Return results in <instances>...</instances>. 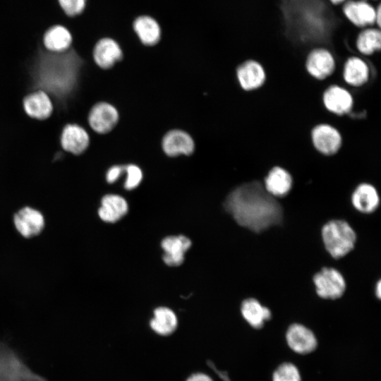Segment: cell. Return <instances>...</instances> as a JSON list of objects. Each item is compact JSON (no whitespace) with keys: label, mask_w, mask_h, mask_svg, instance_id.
<instances>
[{"label":"cell","mask_w":381,"mask_h":381,"mask_svg":"<svg viewBox=\"0 0 381 381\" xmlns=\"http://www.w3.org/2000/svg\"><path fill=\"white\" fill-rule=\"evenodd\" d=\"M224 208L240 226L256 233L279 225L283 219L282 206L258 181L231 191L224 202Z\"/></svg>","instance_id":"cell-1"},{"label":"cell","mask_w":381,"mask_h":381,"mask_svg":"<svg viewBox=\"0 0 381 381\" xmlns=\"http://www.w3.org/2000/svg\"><path fill=\"white\" fill-rule=\"evenodd\" d=\"M322 237L327 252L334 258H340L354 247L356 235L345 221L335 219L328 222L322 229Z\"/></svg>","instance_id":"cell-2"},{"label":"cell","mask_w":381,"mask_h":381,"mask_svg":"<svg viewBox=\"0 0 381 381\" xmlns=\"http://www.w3.org/2000/svg\"><path fill=\"white\" fill-rule=\"evenodd\" d=\"M0 381H44L33 374L11 349L0 343Z\"/></svg>","instance_id":"cell-3"},{"label":"cell","mask_w":381,"mask_h":381,"mask_svg":"<svg viewBox=\"0 0 381 381\" xmlns=\"http://www.w3.org/2000/svg\"><path fill=\"white\" fill-rule=\"evenodd\" d=\"M310 134L313 147L322 155H334L341 147V134L336 127L329 123H321L315 125Z\"/></svg>","instance_id":"cell-4"},{"label":"cell","mask_w":381,"mask_h":381,"mask_svg":"<svg viewBox=\"0 0 381 381\" xmlns=\"http://www.w3.org/2000/svg\"><path fill=\"white\" fill-rule=\"evenodd\" d=\"M317 294L325 299H337L345 291L346 282L337 270L324 267L313 277Z\"/></svg>","instance_id":"cell-5"},{"label":"cell","mask_w":381,"mask_h":381,"mask_svg":"<svg viewBox=\"0 0 381 381\" xmlns=\"http://www.w3.org/2000/svg\"><path fill=\"white\" fill-rule=\"evenodd\" d=\"M119 114L117 109L106 102H97L91 108L87 117L90 128L96 133L110 132L117 124Z\"/></svg>","instance_id":"cell-6"},{"label":"cell","mask_w":381,"mask_h":381,"mask_svg":"<svg viewBox=\"0 0 381 381\" xmlns=\"http://www.w3.org/2000/svg\"><path fill=\"white\" fill-rule=\"evenodd\" d=\"M305 67L308 73L317 80H323L335 71L336 62L332 54L325 48L311 50L307 56Z\"/></svg>","instance_id":"cell-7"},{"label":"cell","mask_w":381,"mask_h":381,"mask_svg":"<svg viewBox=\"0 0 381 381\" xmlns=\"http://www.w3.org/2000/svg\"><path fill=\"white\" fill-rule=\"evenodd\" d=\"M123 51L120 44L114 38L104 37L94 44L92 57L96 65L102 69H109L120 61Z\"/></svg>","instance_id":"cell-8"},{"label":"cell","mask_w":381,"mask_h":381,"mask_svg":"<svg viewBox=\"0 0 381 381\" xmlns=\"http://www.w3.org/2000/svg\"><path fill=\"white\" fill-rule=\"evenodd\" d=\"M236 78L242 90L252 92L262 87L266 80V72L258 61L248 59L236 68Z\"/></svg>","instance_id":"cell-9"},{"label":"cell","mask_w":381,"mask_h":381,"mask_svg":"<svg viewBox=\"0 0 381 381\" xmlns=\"http://www.w3.org/2000/svg\"><path fill=\"white\" fill-rule=\"evenodd\" d=\"M322 101L326 110L338 116L349 112L353 105V98L351 92L337 84L325 90Z\"/></svg>","instance_id":"cell-10"},{"label":"cell","mask_w":381,"mask_h":381,"mask_svg":"<svg viewBox=\"0 0 381 381\" xmlns=\"http://www.w3.org/2000/svg\"><path fill=\"white\" fill-rule=\"evenodd\" d=\"M60 144L66 152L74 155L83 153L90 144L87 131L76 123L66 125L61 133Z\"/></svg>","instance_id":"cell-11"},{"label":"cell","mask_w":381,"mask_h":381,"mask_svg":"<svg viewBox=\"0 0 381 381\" xmlns=\"http://www.w3.org/2000/svg\"><path fill=\"white\" fill-rule=\"evenodd\" d=\"M164 152L169 157L190 155L195 150L193 138L186 131L174 129L168 131L162 140Z\"/></svg>","instance_id":"cell-12"},{"label":"cell","mask_w":381,"mask_h":381,"mask_svg":"<svg viewBox=\"0 0 381 381\" xmlns=\"http://www.w3.org/2000/svg\"><path fill=\"white\" fill-rule=\"evenodd\" d=\"M132 28L138 41L144 47H155L161 40V27L152 16L148 15L138 16L133 22Z\"/></svg>","instance_id":"cell-13"},{"label":"cell","mask_w":381,"mask_h":381,"mask_svg":"<svg viewBox=\"0 0 381 381\" xmlns=\"http://www.w3.org/2000/svg\"><path fill=\"white\" fill-rule=\"evenodd\" d=\"M23 107L27 116L40 121L48 119L54 111L50 97L42 90L26 95L23 100Z\"/></svg>","instance_id":"cell-14"},{"label":"cell","mask_w":381,"mask_h":381,"mask_svg":"<svg viewBox=\"0 0 381 381\" xmlns=\"http://www.w3.org/2000/svg\"><path fill=\"white\" fill-rule=\"evenodd\" d=\"M286 338L290 349L298 353H308L317 347V339L313 332L301 324L290 325Z\"/></svg>","instance_id":"cell-15"},{"label":"cell","mask_w":381,"mask_h":381,"mask_svg":"<svg viewBox=\"0 0 381 381\" xmlns=\"http://www.w3.org/2000/svg\"><path fill=\"white\" fill-rule=\"evenodd\" d=\"M14 224L18 232L26 238L39 234L44 225L42 214L37 210L25 207L14 216Z\"/></svg>","instance_id":"cell-16"},{"label":"cell","mask_w":381,"mask_h":381,"mask_svg":"<svg viewBox=\"0 0 381 381\" xmlns=\"http://www.w3.org/2000/svg\"><path fill=\"white\" fill-rule=\"evenodd\" d=\"M191 246L190 240L182 235L168 236L162 241L164 251L163 260L169 266L180 265L184 260L185 253Z\"/></svg>","instance_id":"cell-17"},{"label":"cell","mask_w":381,"mask_h":381,"mask_svg":"<svg viewBox=\"0 0 381 381\" xmlns=\"http://www.w3.org/2000/svg\"><path fill=\"white\" fill-rule=\"evenodd\" d=\"M369 76L368 65L360 57L351 56L344 64L342 78L349 86L361 87L368 82Z\"/></svg>","instance_id":"cell-18"},{"label":"cell","mask_w":381,"mask_h":381,"mask_svg":"<svg viewBox=\"0 0 381 381\" xmlns=\"http://www.w3.org/2000/svg\"><path fill=\"white\" fill-rule=\"evenodd\" d=\"M71 33L62 25H54L49 27L42 37L44 48L51 52H63L72 45Z\"/></svg>","instance_id":"cell-19"},{"label":"cell","mask_w":381,"mask_h":381,"mask_svg":"<svg viewBox=\"0 0 381 381\" xmlns=\"http://www.w3.org/2000/svg\"><path fill=\"white\" fill-rule=\"evenodd\" d=\"M264 188L273 197H283L291 190L292 177L284 168L272 167L265 178Z\"/></svg>","instance_id":"cell-20"},{"label":"cell","mask_w":381,"mask_h":381,"mask_svg":"<svg viewBox=\"0 0 381 381\" xmlns=\"http://www.w3.org/2000/svg\"><path fill=\"white\" fill-rule=\"evenodd\" d=\"M352 204L359 212L370 213L375 210L379 205V196L375 188L367 183L359 184L351 197Z\"/></svg>","instance_id":"cell-21"},{"label":"cell","mask_w":381,"mask_h":381,"mask_svg":"<svg viewBox=\"0 0 381 381\" xmlns=\"http://www.w3.org/2000/svg\"><path fill=\"white\" fill-rule=\"evenodd\" d=\"M101 203L98 214L104 222H115L128 212L126 200L119 195H106L102 198Z\"/></svg>","instance_id":"cell-22"},{"label":"cell","mask_w":381,"mask_h":381,"mask_svg":"<svg viewBox=\"0 0 381 381\" xmlns=\"http://www.w3.org/2000/svg\"><path fill=\"white\" fill-rule=\"evenodd\" d=\"M344 13L346 18L356 26L363 27L375 22L376 11L365 2H348L344 6Z\"/></svg>","instance_id":"cell-23"},{"label":"cell","mask_w":381,"mask_h":381,"mask_svg":"<svg viewBox=\"0 0 381 381\" xmlns=\"http://www.w3.org/2000/svg\"><path fill=\"white\" fill-rule=\"evenodd\" d=\"M241 314L248 323L255 329L261 328L265 321L271 318V311L255 298H247L242 302Z\"/></svg>","instance_id":"cell-24"},{"label":"cell","mask_w":381,"mask_h":381,"mask_svg":"<svg viewBox=\"0 0 381 381\" xmlns=\"http://www.w3.org/2000/svg\"><path fill=\"white\" fill-rule=\"evenodd\" d=\"M151 329L160 336H169L175 332L178 319L174 312L167 307H159L154 310L150 320Z\"/></svg>","instance_id":"cell-25"},{"label":"cell","mask_w":381,"mask_h":381,"mask_svg":"<svg viewBox=\"0 0 381 381\" xmlns=\"http://www.w3.org/2000/svg\"><path fill=\"white\" fill-rule=\"evenodd\" d=\"M356 48L363 55H371L380 49L381 34L378 29H367L362 31L356 40Z\"/></svg>","instance_id":"cell-26"},{"label":"cell","mask_w":381,"mask_h":381,"mask_svg":"<svg viewBox=\"0 0 381 381\" xmlns=\"http://www.w3.org/2000/svg\"><path fill=\"white\" fill-rule=\"evenodd\" d=\"M273 381H301V379L296 365L291 363H284L274 371Z\"/></svg>","instance_id":"cell-27"},{"label":"cell","mask_w":381,"mask_h":381,"mask_svg":"<svg viewBox=\"0 0 381 381\" xmlns=\"http://www.w3.org/2000/svg\"><path fill=\"white\" fill-rule=\"evenodd\" d=\"M87 0H57L64 13L70 18L80 15L85 10Z\"/></svg>","instance_id":"cell-28"},{"label":"cell","mask_w":381,"mask_h":381,"mask_svg":"<svg viewBox=\"0 0 381 381\" xmlns=\"http://www.w3.org/2000/svg\"><path fill=\"white\" fill-rule=\"evenodd\" d=\"M124 172L126 174L124 188L132 190L138 186L143 179L141 169L135 164H129L124 165Z\"/></svg>","instance_id":"cell-29"},{"label":"cell","mask_w":381,"mask_h":381,"mask_svg":"<svg viewBox=\"0 0 381 381\" xmlns=\"http://www.w3.org/2000/svg\"><path fill=\"white\" fill-rule=\"evenodd\" d=\"M124 173V165H114L107 171L106 179L109 183L116 181L121 175Z\"/></svg>","instance_id":"cell-30"},{"label":"cell","mask_w":381,"mask_h":381,"mask_svg":"<svg viewBox=\"0 0 381 381\" xmlns=\"http://www.w3.org/2000/svg\"><path fill=\"white\" fill-rule=\"evenodd\" d=\"M186 381H213L212 377L203 373H195L190 375Z\"/></svg>","instance_id":"cell-31"},{"label":"cell","mask_w":381,"mask_h":381,"mask_svg":"<svg viewBox=\"0 0 381 381\" xmlns=\"http://www.w3.org/2000/svg\"><path fill=\"white\" fill-rule=\"evenodd\" d=\"M375 21L377 22V26H380V6H378L376 15H375Z\"/></svg>","instance_id":"cell-32"},{"label":"cell","mask_w":381,"mask_h":381,"mask_svg":"<svg viewBox=\"0 0 381 381\" xmlns=\"http://www.w3.org/2000/svg\"><path fill=\"white\" fill-rule=\"evenodd\" d=\"M376 295L378 298H380L381 296V283L380 281H378L375 287Z\"/></svg>","instance_id":"cell-33"},{"label":"cell","mask_w":381,"mask_h":381,"mask_svg":"<svg viewBox=\"0 0 381 381\" xmlns=\"http://www.w3.org/2000/svg\"><path fill=\"white\" fill-rule=\"evenodd\" d=\"M333 4H339L342 2L344 0H330Z\"/></svg>","instance_id":"cell-34"}]
</instances>
